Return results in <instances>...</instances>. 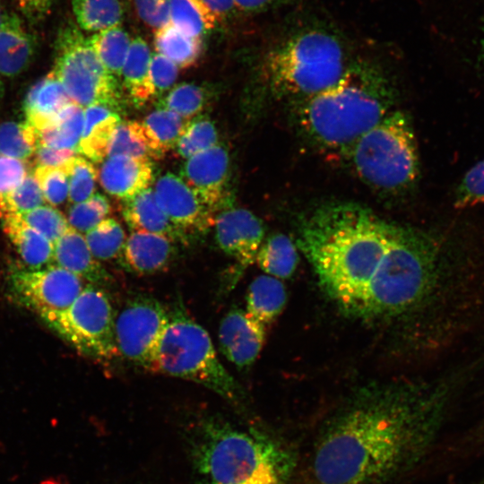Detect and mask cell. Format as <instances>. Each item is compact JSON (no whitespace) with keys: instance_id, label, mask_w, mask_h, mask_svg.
I'll return each mask as SVG.
<instances>
[{"instance_id":"cell-1","label":"cell","mask_w":484,"mask_h":484,"mask_svg":"<svg viewBox=\"0 0 484 484\" xmlns=\"http://www.w3.org/2000/svg\"><path fill=\"white\" fill-rule=\"evenodd\" d=\"M297 243L322 290L359 318L395 316L441 300L474 315L482 302L481 255L357 203L315 209L301 220Z\"/></svg>"},{"instance_id":"cell-2","label":"cell","mask_w":484,"mask_h":484,"mask_svg":"<svg viewBox=\"0 0 484 484\" xmlns=\"http://www.w3.org/2000/svg\"><path fill=\"white\" fill-rule=\"evenodd\" d=\"M465 373L438 383L359 392L317 440L312 460L316 484H392L410 472L433 445Z\"/></svg>"},{"instance_id":"cell-3","label":"cell","mask_w":484,"mask_h":484,"mask_svg":"<svg viewBox=\"0 0 484 484\" xmlns=\"http://www.w3.org/2000/svg\"><path fill=\"white\" fill-rule=\"evenodd\" d=\"M394 83L379 65L351 61L324 91L292 104L300 134L322 151L347 156L352 145L394 110Z\"/></svg>"},{"instance_id":"cell-4","label":"cell","mask_w":484,"mask_h":484,"mask_svg":"<svg viewBox=\"0 0 484 484\" xmlns=\"http://www.w3.org/2000/svg\"><path fill=\"white\" fill-rule=\"evenodd\" d=\"M189 451L198 484H288L296 465L270 434L217 417L192 427Z\"/></svg>"},{"instance_id":"cell-5","label":"cell","mask_w":484,"mask_h":484,"mask_svg":"<svg viewBox=\"0 0 484 484\" xmlns=\"http://www.w3.org/2000/svg\"><path fill=\"white\" fill-rule=\"evenodd\" d=\"M350 62L336 33L310 25L290 33L267 54L263 77L275 99L295 104L334 83Z\"/></svg>"},{"instance_id":"cell-6","label":"cell","mask_w":484,"mask_h":484,"mask_svg":"<svg viewBox=\"0 0 484 484\" xmlns=\"http://www.w3.org/2000/svg\"><path fill=\"white\" fill-rule=\"evenodd\" d=\"M359 178L387 195L402 194L419 177V156L413 124L394 109L365 133L346 156Z\"/></svg>"},{"instance_id":"cell-7","label":"cell","mask_w":484,"mask_h":484,"mask_svg":"<svg viewBox=\"0 0 484 484\" xmlns=\"http://www.w3.org/2000/svg\"><path fill=\"white\" fill-rule=\"evenodd\" d=\"M148 369L193 381L229 402L240 399L239 386L220 363L209 333L179 303L169 312Z\"/></svg>"},{"instance_id":"cell-8","label":"cell","mask_w":484,"mask_h":484,"mask_svg":"<svg viewBox=\"0 0 484 484\" xmlns=\"http://www.w3.org/2000/svg\"><path fill=\"white\" fill-rule=\"evenodd\" d=\"M51 72L70 99L82 108L102 103L115 108L118 104L117 78L105 69L89 38L73 22L57 33Z\"/></svg>"},{"instance_id":"cell-9","label":"cell","mask_w":484,"mask_h":484,"mask_svg":"<svg viewBox=\"0 0 484 484\" xmlns=\"http://www.w3.org/2000/svg\"><path fill=\"white\" fill-rule=\"evenodd\" d=\"M41 319L78 352L96 359L117 354L115 314L108 295L95 285H87L66 309Z\"/></svg>"},{"instance_id":"cell-10","label":"cell","mask_w":484,"mask_h":484,"mask_svg":"<svg viewBox=\"0 0 484 484\" xmlns=\"http://www.w3.org/2000/svg\"><path fill=\"white\" fill-rule=\"evenodd\" d=\"M168 318L169 312L154 298L138 295L128 299L115 316L117 353L148 369Z\"/></svg>"},{"instance_id":"cell-11","label":"cell","mask_w":484,"mask_h":484,"mask_svg":"<svg viewBox=\"0 0 484 484\" xmlns=\"http://www.w3.org/2000/svg\"><path fill=\"white\" fill-rule=\"evenodd\" d=\"M9 287L17 301L40 318L66 309L84 289L81 278L56 265L14 269Z\"/></svg>"},{"instance_id":"cell-12","label":"cell","mask_w":484,"mask_h":484,"mask_svg":"<svg viewBox=\"0 0 484 484\" xmlns=\"http://www.w3.org/2000/svg\"><path fill=\"white\" fill-rule=\"evenodd\" d=\"M218 246L237 263L235 276L256 261L264 242L262 221L245 208L222 211L214 220Z\"/></svg>"},{"instance_id":"cell-13","label":"cell","mask_w":484,"mask_h":484,"mask_svg":"<svg viewBox=\"0 0 484 484\" xmlns=\"http://www.w3.org/2000/svg\"><path fill=\"white\" fill-rule=\"evenodd\" d=\"M156 201L172 223L190 238L214 225L212 211L190 186L173 173L162 175L154 186Z\"/></svg>"},{"instance_id":"cell-14","label":"cell","mask_w":484,"mask_h":484,"mask_svg":"<svg viewBox=\"0 0 484 484\" xmlns=\"http://www.w3.org/2000/svg\"><path fill=\"white\" fill-rule=\"evenodd\" d=\"M229 162L227 151L216 144L188 158L182 169V179L212 212L224 203Z\"/></svg>"},{"instance_id":"cell-15","label":"cell","mask_w":484,"mask_h":484,"mask_svg":"<svg viewBox=\"0 0 484 484\" xmlns=\"http://www.w3.org/2000/svg\"><path fill=\"white\" fill-rule=\"evenodd\" d=\"M219 345L224 357L240 369L257 359L265 340V326L239 307L231 308L219 327Z\"/></svg>"},{"instance_id":"cell-16","label":"cell","mask_w":484,"mask_h":484,"mask_svg":"<svg viewBox=\"0 0 484 484\" xmlns=\"http://www.w3.org/2000/svg\"><path fill=\"white\" fill-rule=\"evenodd\" d=\"M99 177L108 194L125 202L150 187L153 167L148 158L110 156L102 161Z\"/></svg>"},{"instance_id":"cell-17","label":"cell","mask_w":484,"mask_h":484,"mask_svg":"<svg viewBox=\"0 0 484 484\" xmlns=\"http://www.w3.org/2000/svg\"><path fill=\"white\" fill-rule=\"evenodd\" d=\"M169 238L144 231H133L119 255L121 265L137 274H152L166 269L177 252Z\"/></svg>"},{"instance_id":"cell-18","label":"cell","mask_w":484,"mask_h":484,"mask_svg":"<svg viewBox=\"0 0 484 484\" xmlns=\"http://www.w3.org/2000/svg\"><path fill=\"white\" fill-rule=\"evenodd\" d=\"M36 47L35 36L20 16L4 12L0 26V75L14 77L24 72L34 57Z\"/></svg>"},{"instance_id":"cell-19","label":"cell","mask_w":484,"mask_h":484,"mask_svg":"<svg viewBox=\"0 0 484 484\" xmlns=\"http://www.w3.org/2000/svg\"><path fill=\"white\" fill-rule=\"evenodd\" d=\"M52 262L91 283L104 284L110 280L108 272L92 255L84 236L70 226L54 243Z\"/></svg>"},{"instance_id":"cell-20","label":"cell","mask_w":484,"mask_h":484,"mask_svg":"<svg viewBox=\"0 0 484 484\" xmlns=\"http://www.w3.org/2000/svg\"><path fill=\"white\" fill-rule=\"evenodd\" d=\"M122 214L133 231H144L166 237L175 243L187 245L190 237L170 221L149 187L124 202Z\"/></svg>"},{"instance_id":"cell-21","label":"cell","mask_w":484,"mask_h":484,"mask_svg":"<svg viewBox=\"0 0 484 484\" xmlns=\"http://www.w3.org/2000/svg\"><path fill=\"white\" fill-rule=\"evenodd\" d=\"M120 117L115 108L102 103L85 108L83 129L77 151L94 162H102L108 153L110 138Z\"/></svg>"},{"instance_id":"cell-22","label":"cell","mask_w":484,"mask_h":484,"mask_svg":"<svg viewBox=\"0 0 484 484\" xmlns=\"http://www.w3.org/2000/svg\"><path fill=\"white\" fill-rule=\"evenodd\" d=\"M2 227L16 252L29 269H40L50 265L54 244L29 226L18 213L0 218Z\"/></svg>"},{"instance_id":"cell-23","label":"cell","mask_w":484,"mask_h":484,"mask_svg":"<svg viewBox=\"0 0 484 484\" xmlns=\"http://www.w3.org/2000/svg\"><path fill=\"white\" fill-rule=\"evenodd\" d=\"M70 102L63 85L50 72L30 87L24 99L26 122L38 131Z\"/></svg>"},{"instance_id":"cell-24","label":"cell","mask_w":484,"mask_h":484,"mask_svg":"<svg viewBox=\"0 0 484 484\" xmlns=\"http://www.w3.org/2000/svg\"><path fill=\"white\" fill-rule=\"evenodd\" d=\"M286 300V290L280 279L261 275L248 287L246 311L266 326L283 310Z\"/></svg>"},{"instance_id":"cell-25","label":"cell","mask_w":484,"mask_h":484,"mask_svg":"<svg viewBox=\"0 0 484 484\" xmlns=\"http://www.w3.org/2000/svg\"><path fill=\"white\" fill-rule=\"evenodd\" d=\"M83 111L78 104L68 103L37 131L39 144L77 151L83 129Z\"/></svg>"},{"instance_id":"cell-26","label":"cell","mask_w":484,"mask_h":484,"mask_svg":"<svg viewBox=\"0 0 484 484\" xmlns=\"http://www.w3.org/2000/svg\"><path fill=\"white\" fill-rule=\"evenodd\" d=\"M189 123L190 120L165 108H157L141 122L155 159L176 148Z\"/></svg>"},{"instance_id":"cell-27","label":"cell","mask_w":484,"mask_h":484,"mask_svg":"<svg viewBox=\"0 0 484 484\" xmlns=\"http://www.w3.org/2000/svg\"><path fill=\"white\" fill-rule=\"evenodd\" d=\"M151 56L144 39L141 37L132 39L121 74L124 85L136 106L151 99L146 80Z\"/></svg>"},{"instance_id":"cell-28","label":"cell","mask_w":484,"mask_h":484,"mask_svg":"<svg viewBox=\"0 0 484 484\" xmlns=\"http://www.w3.org/2000/svg\"><path fill=\"white\" fill-rule=\"evenodd\" d=\"M154 47L157 53L186 68L199 59L203 45L201 37L187 35L169 23L156 30Z\"/></svg>"},{"instance_id":"cell-29","label":"cell","mask_w":484,"mask_h":484,"mask_svg":"<svg viewBox=\"0 0 484 484\" xmlns=\"http://www.w3.org/2000/svg\"><path fill=\"white\" fill-rule=\"evenodd\" d=\"M255 262L267 275L287 279L298 262L297 248L289 237L275 234L263 242Z\"/></svg>"},{"instance_id":"cell-30","label":"cell","mask_w":484,"mask_h":484,"mask_svg":"<svg viewBox=\"0 0 484 484\" xmlns=\"http://www.w3.org/2000/svg\"><path fill=\"white\" fill-rule=\"evenodd\" d=\"M72 6L77 26L95 33L120 25L125 12L120 0H72Z\"/></svg>"},{"instance_id":"cell-31","label":"cell","mask_w":484,"mask_h":484,"mask_svg":"<svg viewBox=\"0 0 484 484\" xmlns=\"http://www.w3.org/2000/svg\"><path fill=\"white\" fill-rule=\"evenodd\" d=\"M89 39L105 69L119 77L132 41L127 31L118 25L96 32Z\"/></svg>"},{"instance_id":"cell-32","label":"cell","mask_w":484,"mask_h":484,"mask_svg":"<svg viewBox=\"0 0 484 484\" xmlns=\"http://www.w3.org/2000/svg\"><path fill=\"white\" fill-rule=\"evenodd\" d=\"M170 24L182 32L203 37L218 24L197 0H169Z\"/></svg>"},{"instance_id":"cell-33","label":"cell","mask_w":484,"mask_h":484,"mask_svg":"<svg viewBox=\"0 0 484 484\" xmlns=\"http://www.w3.org/2000/svg\"><path fill=\"white\" fill-rule=\"evenodd\" d=\"M116 155L155 159L141 122H120L116 126L109 141L107 157Z\"/></svg>"},{"instance_id":"cell-34","label":"cell","mask_w":484,"mask_h":484,"mask_svg":"<svg viewBox=\"0 0 484 484\" xmlns=\"http://www.w3.org/2000/svg\"><path fill=\"white\" fill-rule=\"evenodd\" d=\"M39 144L36 129L28 122L6 121L0 124V154L25 160Z\"/></svg>"},{"instance_id":"cell-35","label":"cell","mask_w":484,"mask_h":484,"mask_svg":"<svg viewBox=\"0 0 484 484\" xmlns=\"http://www.w3.org/2000/svg\"><path fill=\"white\" fill-rule=\"evenodd\" d=\"M84 238L92 255L99 261L119 256L126 240L122 226L112 218L103 220Z\"/></svg>"},{"instance_id":"cell-36","label":"cell","mask_w":484,"mask_h":484,"mask_svg":"<svg viewBox=\"0 0 484 484\" xmlns=\"http://www.w3.org/2000/svg\"><path fill=\"white\" fill-rule=\"evenodd\" d=\"M60 168L68 177V198L71 203L86 201L93 194L98 175L90 160L75 155Z\"/></svg>"},{"instance_id":"cell-37","label":"cell","mask_w":484,"mask_h":484,"mask_svg":"<svg viewBox=\"0 0 484 484\" xmlns=\"http://www.w3.org/2000/svg\"><path fill=\"white\" fill-rule=\"evenodd\" d=\"M204 90L193 83H182L173 88L158 102V108L170 110L190 120L201 112L206 103Z\"/></svg>"},{"instance_id":"cell-38","label":"cell","mask_w":484,"mask_h":484,"mask_svg":"<svg viewBox=\"0 0 484 484\" xmlns=\"http://www.w3.org/2000/svg\"><path fill=\"white\" fill-rule=\"evenodd\" d=\"M217 141V131L211 120L207 118L190 120L177 143V154L187 160L196 153L216 145Z\"/></svg>"},{"instance_id":"cell-39","label":"cell","mask_w":484,"mask_h":484,"mask_svg":"<svg viewBox=\"0 0 484 484\" xmlns=\"http://www.w3.org/2000/svg\"><path fill=\"white\" fill-rule=\"evenodd\" d=\"M109 212L108 199L100 194H95L86 201L73 203L68 211L67 221L77 231L87 233L105 220Z\"/></svg>"},{"instance_id":"cell-40","label":"cell","mask_w":484,"mask_h":484,"mask_svg":"<svg viewBox=\"0 0 484 484\" xmlns=\"http://www.w3.org/2000/svg\"><path fill=\"white\" fill-rule=\"evenodd\" d=\"M45 199L33 173H28L22 183L5 198L2 215L23 213L43 205Z\"/></svg>"},{"instance_id":"cell-41","label":"cell","mask_w":484,"mask_h":484,"mask_svg":"<svg viewBox=\"0 0 484 484\" xmlns=\"http://www.w3.org/2000/svg\"><path fill=\"white\" fill-rule=\"evenodd\" d=\"M20 216L29 226L53 244L69 228L67 219L63 213L48 205H41L30 212L21 213Z\"/></svg>"},{"instance_id":"cell-42","label":"cell","mask_w":484,"mask_h":484,"mask_svg":"<svg viewBox=\"0 0 484 484\" xmlns=\"http://www.w3.org/2000/svg\"><path fill=\"white\" fill-rule=\"evenodd\" d=\"M482 203H484V158L463 175L454 194V205L458 209Z\"/></svg>"},{"instance_id":"cell-43","label":"cell","mask_w":484,"mask_h":484,"mask_svg":"<svg viewBox=\"0 0 484 484\" xmlns=\"http://www.w3.org/2000/svg\"><path fill=\"white\" fill-rule=\"evenodd\" d=\"M33 174L48 203L58 205L66 200L69 194L68 177L60 167L37 166Z\"/></svg>"},{"instance_id":"cell-44","label":"cell","mask_w":484,"mask_h":484,"mask_svg":"<svg viewBox=\"0 0 484 484\" xmlns=\"http://www.w3.org/2000/svg\"><path fill=\"white\" fill-rule=\"evenodd\" d=\"M178 68L175 63L159 53L151 56L146 80L151 99L172 87L177 78Z\"/></svg>"},{"instance_id":"cell-45","label":"cell","mask_w":484,"mask_h":484,"mask_svg":"<svg viewBox=\"0 0 484 484\" xmlns=\"http://www.w3.org/2000/svg\"><path fill=\"white\" fill-rule=\"evenodd\" d=\"M27 174L23 160L0 157V216L4 212L5 198L22 183Z\"/></svg>"},{"instance_id":"cell-46","label":"cell","mask_w":484,"mask_h":484,"mask_svg":"<svg viewBox=\"0 0 484 484\" xmlns=\"http://www.w3.org/2000/svg\"><path fill=\"white\" fill-rule=\"evenodd\" d=\"M139 18L156 30L170 23L169 0H134Z\"/></svg>"},{"instance_id":"cell-47","label":"cell","mask_w":484,"mask_h":484,"mask_svg":"<svg viewBox=\"0 0 484 484\" xmlns=\"http://www.w3.org/2000/svg\"><path fill=\"white\" fill-rule=\"evenodd\" d=\"M76 151L70 149H56L38 144L34 156L37 166L61 167L76 155Z\"/></svg>"},{"instance_id":"cell-48","label":"cell","mask_w":484,"mask_h":484,"mask_svg":"<svg viewBox=\"0 0 484 484\" xmlns=\"http://www.w3.org/2000/svg\"><path fill=\"white\" fill-rule=\"evenodd\" d=\"M17 6L31 24L41 22L49 13L57 0H15Z\"/></svg>"},{"instance_id":"cell-49","label":"cell","mask_w":484,"mask_h":484,"mask_svg":"<svg viewBox=\"0 0 484 484\" xmlns=\"http://www.w3.org/2000/svg\"><path fill=\"white\" fill-rule=\"evenodd\" d=\"M219 22L233 15L237 10L234 0H197Z\"/></svg>"},{"instance_id":"cell-50","label":"cell","mask_w":484,"mask_h":484,"mask_svg":"<svg viewBox=\"0 0 484 484\" xmlns=\"http://www.w3.org/2000/svg\"><path fill=\"white\" fill-rule=\"evenodd\" d=\"M293 1L295 0H234V3L238 11L253 13L290 4Z\"/></svg>"},{"instance_id":"cell-51","label":"cell","mask_w":484,"mask_h":484,"mask_svg":"<svg viewBox=\"0 0 484 484\" xmlns=\"http://www.w3.org/2000/svg\"><path fill=\"white\" fill-rule=\"evenodd\" d=\"M476 18L473 21L475 25L476 54L477 63L484 72V0L480 6Z\"/></svg>"},{"instance_id":"cell-52","label":"cell","mask_w":484,"mask_h":484,"mask_svg":"<svg viewBox=\"0 0 484 484\" xmlns=\"http://www.w3.org/2000/svg\"><path fill=\"white\" fill-rule=\"evenodd\" d=\"M480 434L482 436V438L484 439V421H483L482 425L480 426Z\"/></svg>"},{"instance_id":"cell-53","label":"cell","mask_w":484,"mask_h":484,"mask_svg":"<svg viewBox=\"0 0 484 484\" xmlns=\"http://www.w3.org/2000/svg\"><path fill=\"white\" fill-rule=\"evenodd\" d=\"M3 13H2V10H1V0H0V26H1L2 19H3Z\"/></svg>"},{"instance_id":"cell-54","label":"cell","mask_w":484,"mask_h":484,"mask_svg":"<svg viewBox=\"0 0 484 484\" xmlns=\"http://www.w3.org/2000/svg\"><path fill=\"white\" fill-rule=\"evenodd\" d=\"M0 91H1V89H0Z\"/></svg>"}]
</instances>
